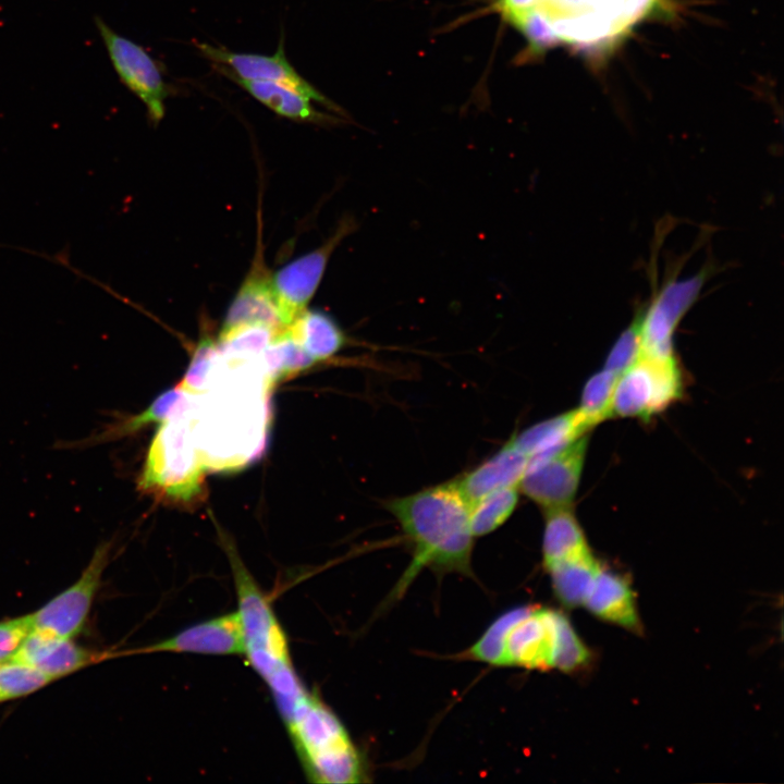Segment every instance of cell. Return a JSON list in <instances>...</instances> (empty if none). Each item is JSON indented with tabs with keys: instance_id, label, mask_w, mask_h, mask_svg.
<instances>
[{
	"instance_id": "obj_6",
	"label": "cell",
	"mask_w": 784,
	"mask_h": 784,
	"mask_svg": "<svg viewBox=\"0 0 784 784\" xmlns=\"http://www.w3.org/2000/svg\"><path fill=\"white\" fill-rule=\"evenodd\" d=\"M562 615L538 605L513 608L497 617L461 658L494 666L555 669Z\"/></svg>"
},
{
	"instance_id": "obj_30",
	"label": "cell",
	"mask_w": 784,
	"mask_h": 784,
	"mask_svg": "<svg viewBox=\"0 0 784 784\" xmlns=\"http://www.w3.org/2000/svg\"><path fill=\"white\" fill-rule=\"evenodd\" d=\"M640 356V340L637 323L628 329L613 346L604 369L620 376Z\"/></svg>"
},
{
	"instance_id": "obj_24",
	"label": "cell",
	"mask_w": 784,
	"mask_h": 784,
	"mask_svg": "<svg viewBox=\"0 0 784 784\" xmlns=\"http://www.w3.org/2000/svg\"><path fill=\"white\" fill-rule=\"evenodd\" d=\"M599 566L592 554H589L547 568L558 599L568 608L583 604Z\"/></svg>"
},
{
	"instance_id": "obj_29",
	"label": "cell",
	"mask_w": 784,
	"mask_h": 784,
	"mask_svg": "<svg viewBox=\"0 0 784 784\" xmlns=\"http://www.w3.org/2000/svg\"><path fill=\"white\" fill-rule=\"evenodd\" d=\"M590 652L563 614L560 622L559 649L555 669L571 672L589 661Z\"/></svg>"
},
{
	"instance_id": "obj_20",
	"label": "cell",
	"mask_w": 784,
	"mask_h": 784,
	"mask_svg": "<svg viewBox=\"0 0 784 784\" xmlns=\"http://www.w3.org/2000/svg\"><path fill=\"white\" fill-rule=\"evenodd\" d=\"M215 69L281 117L309 123L332 121V118L313 107L311 99L292 88L268 81L244 79L218 65Z\"/></svg>"
},
{
	"instance_id": "obj_28",
	"label": "cell",
	"mask_w": 784,
	"mask_h": 784,
	"mask_svg": "<svg viewBox=\"0 0 784 784\" xmlns=\"http://www.w3.org/2000/svg\"><path fill=\"white\" fill-rule=\"evenodd\" d=\"M218 359V346L210 336L199 341L183 381L179 384L193 395L206 393L210 387Z\"/></svg>"
},
{
	"instance_id": "obj_19",
	"label": "cell",
	"mask_w": 784,
	"mask_h": 784,
	"mask_svg": "<svg viewBox=\"0 0 784 784\" xmlns=\"http://www.w3.org/2000/svg\"><path fill=\"white\" fill-rule=\"evenodd\" d=\"M588 429L576 409L538 422L513 436L512 440L532 462L562 450L585 436Z\"/></svg>"
},
{
	"instance_id": "obj_10",
	"label": "cell",
	"mask_w": 784,
	"mask_h": 784,
	"mask_svg": "<svg viewBox=\"0 0 784 784\" xmlns=\"http://www.w3.org/2000/svg\"><path fill=\"white\" fill-rule=\"evenodd\" d=\"M109 555V542L97 547L79 578L32 613L33 629L65 639H72L79 634L100 587Z\"/></svg>"
},
{
	"instance_id": "obj_18",
	"label": "cell",
	"mask_w": 784,
	"mask_h": 784,
	"mask_svg": "<svg viewBox=\"0 0 784 784\" xmlns=\"http://www.w3.org/2000/svg\"><path fill=\"white\" fill-rule=\"evenodd\" d=\"M596 616L633 632L640 630V621L633 590L622 576L599 569L583 603Z\"/></svg>"
},
{
	"instance_id": "obj_23",
	"label": "cell",
	"mask_w": 784,
	"mask_h": 784,
	"mask_svg": "<svg viewBox=\"0 0 784 784\" xmlns=\"http://www.w3.org/2000/svg\"><path fill=\"white\" fill-rule=\"evenodd\" d=\"M286 330L316 363L331 358L348 343L332 316L318 309H304Z\"/></svg>"
},
{
	"instance_id": "obj_25",
	"label": "cell",
	"mask_w": 784,
	"mask_h": 784,
	"mask_svg": "<svg viewBox=\"0 0 784 784\" xmlns=\"http://www.w3.org/2000/svg\"><path fill=\"white\" fill-rule=\"evenodd\" d=\"M518 502V486L492 491L469 507V524L474 537L488 535L511 516Z\"/></svg>"
},
{
	"instance_id": "obj_7",
	"label": "cell",
	"mask_w": 784,
	"mask_h": 784,
	"mask_svg": "<svg viewBox=\"0 0 784 784\" xmlns=\"http://www.w3.org/2000/svg\"><path fill=\"white\" fill-rule=\"evenodd\" d=\"M205 466L189 416L161 422L149 445L138 486L146 492L192 501L203 489Z\"/></svg>"
},
{
	"instance_id": "obj_4",
	"label": "cell",
	"mask_w": 784,
	"mask_h": 784,
	"mask_svg": "<svg viewBox=\"0 0 784 784\" xmlns=\"http://www.w3.org/2000/svg\"><path fill=\"white\" fill-rule=\"evenodd\" d=\"M223 542L234 577L244 656L267 683L274 700L290 699L303 689L304 684L293 666L286 635L268 598L233 546L226 539Z\"/></svg>"
},
{
	"instance_id": "obj_16",
	"label": "cell",
	"mask_w": 784,
	"mask_h": 784,
	"mask_svg": "<svg viewBox=\"0 0 784 784\" xmlns=\"http://www.w3.org/2000/svg\"><path fill=\"white\" fill-rule=\"evenodd\" d=\"M99 657L100 653L78 646L72 639L33 629L12 659L27 663L57 679L96 662Z\"/></svg>"
},
{
	"instance_id": "obj_1",
	"label": "cell",
	"mask_w": 784,
	"mask_h": 784,
	"mask_svg": "<svg viewBox=\"0 0 784 784\" xmlns=\"http://www.w3.org/2000/svg\"><path fill=\"white\" fill-rule=\"evenodd\" d=\"M409 543L412 561L391 593L400 598L422 568L471 576L469 504L454 481L385 504Z\"/></svg>"
},
{
	"instance_id": "obj_17",
	"label": "cell",
	"mask_w": 784,
	"mask_h": 784,
	"mask_svg": "<svg viewBox=\"0 0 784 784\" xmlns=\"http://www.w3.org/2000/svg\"><path fill=\"white\" fill-rule=\"evenodd\" d=\"M529 457L512 438L492 456L454 480L469 506L486 494L510 486H518L525 475Z\"/></svg>"
},
{
	"instance_id": "obj_14",
	"label": "cell",
	"mask_w": 784,
	"mask_h": 784,
	"mask_svg": "<svg viewBox=\"0 0 784 784\" xmlns=\"http://www.w3.org/2000/svg\"><path fill=\"white\" fill-rule=\"evenodd\" d=\"M140 651L244 656L238 613L234 611L199 622Z\"/></svg>"
},
{
	"instance_id": "obj_22",
	"label": "cell",
	"mask_w": 784,
	"mask_h": 784,
	"mask_svg": "<svg viewBox=\"0 0 784 784\" xmlns=\"http://www.w3.org/2000/svg\"><path fill=\"white\" fill-rule=\"evenodd\" d=\"M542 538L544 568L591 554L585 535L567 506L546 510Z\"/></svg>"
},
{
	"instance_id": "obj_21",
	"label": "cell",
	"mask_w": 784,
	"mask_h": 784,
	"mask_svg": "<svg viewBox=\"0 0 784 784\" xmlns=\"http://www.w3.org/2000/svg\"><path fill=\"white\" fill-rule=\"evenodd\" d=\"M194 396L179 385L162 393L140 414L112 424L101 432L77 442L76 445L98 444L131 434L151 422H164L173 418L189 416L196 403Z\"/></svg>"
},
{
	"instance_id": "obj_9",
	"label": "cell",
	"mask_w": 784,
	"mask_h": 784,
	"mask_svg": "<svg viewBox=\"0 0 784 784\" xmlns=\"http://www.w3.org/2000/svg\"><path fill=\"white\" fill-rule=\"evenodd\" d=\"M111 64L121 83L146 107L151 123L166 113L170 88L155 59L138 44L113 30L100 17L95 20Z\"/></svg>"
},
{
	"instance_id": "obj_8",
	"label": "cell",
	"mask_w": 784,
	"mask_h": 784,
	"mask_svg": "<svg viewBox=\"0 0 784 784\" xmlns=\"http://www.w3.org/2000/svg\"><path fill=\"white\" fill-rule=\"evenodd\" d=\"M682 379L673 357L653 358L642 354L616 381L612 416L650 418L678 400Z\"/></svg>"
},
{
	"instance_id": "obj_15",
	"label": "cell",
	"mask_w": 784,
	"mask_h": 784,
	"mask_svg": "<svg viewBox=\"0 0 784 784\" xmlns=\"http://www.w3.org/2000/svg\"><path fill=\"white\" fill-rule=\"evenodd\" d=\"M241 326H264L277 334L286 329L272 292L270 274L260 261L255 262L237 291L220 332Z\"/></svg>"
},
{
	"instance_id": "obj_27",
	"label": "cell",
	"mask_w": 784,
	"mask_h": 784,
	"mask_svg": "<svg viewBox=\"0 0 784 784\" xmlns=\"http://www.w3.org/2000/svg\"><path fill=\"white\" fill-rule=\"evenodd\" d=\"M51 681L44 672L19 660L0 662V702L32 694Z\"/></svg>"
},
{
	"instance_id": "obj_31",
	"label": "cell",
	"mask_w": 784,
	"mask_h": 784,
	"mask_svg": "<svg viewBox=\"0 0 784 784\" xmlns=\"http://www.w3.org/2000/svg\"><path fill=\"white\" fill-rule=\"evenodd\" d=\"M32 630V614L1 621L0 662L12 659Z\"/></svg>"
},
{
	"instance_id": "obj_12",
	"label": "cell",
	"mask_w": 784,
	"mask_h": 784,
	"mask_svg": "<svg viewBox=\"0 0 784 784\" xmlns=\"http://www.w3.org/2000/svg\"><path fill=\"white\" fill-rule=\"evenodd\" d=\"M587 439H576L550 456L528 463L520 491L543 509L568 506L577 491Z\"/></svg>"
},
{
	"instance_id": "obj_26",
	"label": "cell",
	"mask_w": 784,
	"mask_h": 784,
	"mask_svg": "<svg viewBox=\"0 0 784 784\" xmlns=\"http://www.w3.org/2000/svg\"><path fill=\"white\" fill-rule=\"evenodd\" d=\"M617 378V375L603 369L586 382L577 412L589 429L612 416V401Z\"/></svg>"
},
{
	"instance_id": "obj_2",
	"label": "cell",
	"mask_w": 784,
	"mask_h": 784,
	"mask_svg": "<svg viewBox=\"0 0 784 784\" xmlns=\"http://www.w3.org/2000/svg\"><path fill=\"white\" fill-rule=\"evenodd\" d=\"M657 0H500L499 8L536 47L601 46L625 35Z\"/></svg>"
},
{
	"instance_id": "obj_11",
	"label": "cell",
	"mask_w": 784,
	"mask_h": 784,
	"mask_svg": "<svg viewBox=\"0 0 784 784\" xmlns=\"http://www.w3.org/2000/svg\"><path fill=\"white\" fill-rule=\"evenodd\" d=\"M355 228L356 223L353 219L342 220L334 234L323 245L286 264L270 277L272 292L285 328L305 309L319 286L333 250Z\"/></svg>"
},
{
	"instance_id": "obj_3",
	"label": "cell",
	"mask_w": 784,
	"mask_h": 784,
	"mask_svg": "<svg viewBox=\"0 0 784 784\" xmlns=\"http://www.w3.org/2000/svg\"><path fill=\"white\" fill-rule=\"evenodd\" d=\"M250 368L245 364L242 376H231L229 382L216 378L210 388L218 392L205 404L196 427L192 425L205 468H235L261 450L267 427L265 396L270 387L265 378L249 381L244 377Z\"/></svg>"
},
{
	"instance_id": "obj_13",
	"label": "cell",
	"mask_w": 784,
	"mask_h": 784,
	"mask_svg": "<svg viewBox=\"0 0 784 784\" xmlns=\"http://www.w3.org/2000/svg\"><path fill=\"white\" fill-rule=\"evenodd\" d=\"M272 56L238 53L222 47L197 44L200 53L215 65L244 79L268 81L284 85L329 109L338 110L324 95L305 79L290 63L284 51V36Z\"/></svg>"
},
{
	"instance_id": "obj_5",
	"label": "cell",
	"mask_w": 784,
	"mask_h": 784,
	"mask_svg": "<svg viewBox=\"0 0 784 784\" xmlns=\"http://www.w3.org/2000/svg\"><path fill=\"white\" fill-rule=\"evenodd\" d=\"M308 781L320 784L362 783L366 767L336 714L307 691L282 718Z\"/></svg>"
}]
</instances>
